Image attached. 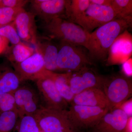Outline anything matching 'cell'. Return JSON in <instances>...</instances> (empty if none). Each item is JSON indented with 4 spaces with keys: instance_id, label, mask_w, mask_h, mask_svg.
Wrapping results in <instances>:
<instances>
[{
    "instance_id": "obj_33",
    "label": "cell",
    "mask_w": 132,
    "mask_h": 132,
    "mask_svg": "<svg viewBox=\"0 0 132 132\" xmlns=\"http://www.w3.org/2000/svg\"><path fill=\"white\" fill-rule=\"evenodd\" d=\"M3 6V5L2 0H0V7Z\"/></svg>"
},
{
    "instance_id": "obj_3",
    "label": "cell",
    "mask_w": 132,
    "mask_h": 132,
    "mask_svg": "<svg viewBox=\"0 0 132 132\" xmlns=\"http://www.w3.org/2000/svg\"><path fill=\"white\" fill-rule=\"evenodd\" d=\"M58 70L72 72L94 65L86 48L81 46L61 41L57 60Z\"/></svg>"
},
{
    "instance_id": "obj_5",
    "label": "cell",
    "mask_w": 132,
    "mask_h": 132,
    "mask_svg": "<svg viewBox=\"0 0 132 132\" xmlns=\"http://www.w3.org/2000/svg\"><path fill=\"white\" fill-rule=\"evenodd\" d=\"M101 89L106 96L111 108H118L131 96L132 79L121 74L104 77Z\"/></svg>"
},
{
    "instance_id": "obj_25",
    "label": "cell",
    "mask_w": 132,
    "mask_h": 132,
    "mask_svg": "<svg viewBox=\"0 0 132 132\" xmlns=\"http://www.w3.org/2000/svg\"><path fill=\"white\" fill-rule=\"evenodd\" d=\"M24 10V8H13L5 6L0 7V27L12 24L17 15Z\"/></svg>"
},
{
    "instance_id": "obj_16",
    "label": "cell",
    "mask_w": 132,
    "mask_h": 132,
    "mask_svg": "<svg viewBox=\"0 0 132 132\" xmlns=\"http://www.w3.org/2000/svg\"><path fill=\"white\" fill-rule=\"evenodd\" d=\"M71 104L112 109L104 92L97 88H89L75 95Z\"/></svg>"
},
{
    "instance_id": "obj_15",
    "label": "cell",
    "mask_w": 132,
    "mask_h": 132,
    "mask_svg": "<svg viewBox=\"0 0 132 132\" xmlns=\"http://www.w3.org/2000/svg\"><path fill=\"white\" fill-rule=\"evenodd\" d=\"M21 39L35 45L38 36L35 15L31 12L22 11L13 22Z\"/></svg>"
},
{
    "instance_id": "obj_17",
    "label": "cell",
    "mask_w": 132,
    "mask_h": 132,
    "mask_svg": "<svg viewBox=\"0 0 132 132\" xmlns=\"http://www.w3.org/2000/svg\"><path fill=\"white\" fill-rule=\"evenodd\" d=\"M35 46L36 50L43 57L46 70L54 72L59 71L57 64L59 50L50 38L38 37Z\"/></svg>"
},
{
    "instance_id": "obj_9",
    "label": "cell",
    "mask_w": 132,
    "mask_h": 132,
    "mask_svg": "<svg viewBox=\"0 0 132 132\" xmlns=\"http://www.w3.org/2000/svg\"><path fill=\"white\" fill-rule=\"evenodd\" d=\"M13 94L19 117L34 116L42 108L38 92L30 86H21Z\"/></svg>"
},
{
    "instance_id": "obj_18",
    "label": "cell",
    "mask_w": 132,
    "mask_h": 132,
    "mask_svg": "<svg viewBox=\"0 0 132 132\" xmlns=\"http://www.w3.org/2000/svg\"><path fill=\"white\" fill-rule=\"evenodd\" d=\"M22 82L11 64L0 65V93L13 94Z\"/></svg>"
},
{
    "instance_id": "obj_32",
    "label": "cell",
    "mask_w": 132,
    "mask_h": 132,
    "mask_svg": "<svg viewBox=\"0 0 132 132\" xmlns=\"http://www.w3.org/2000/svg\"><path fill=\"white\" fill-rule=\"evenodd\" d=\"M132 117H129L127 123L125 127L123 132H132Z\"/></svg>"
},
{
    "instance_id": "obj_2",
    "label": "cell",
    "mask_w": 132,
    "mask_h": 132,
    "mask_svg": "<svg viewBox=\"0 0 132 132\" xmlns=\"http://www.w3.org/2000/svg\"><path fill=\"white\" fill-rule=\"evenodd\" d=\"M43 28L50 38L79 45L87 49L90 33L78 24L58 17L44 23Z\"/></svg>"
},
{
    "instance_id": "obj_31",
    "label": "cell",
    "mask_w": 132,
    "mask_h": 132,
    "mask_svg": "<svg viewBox=\"0 0 132 132\" xmlns=\"http://www.w3.org/2000/svg\"><path fill=\"white\" fill-rule=\"evenodd\" d=\"M90 3L100 6H111V0H90Z\"/></svg>"
},
{
    "instance_id": "obj_22",
    "label": "cell",
    "mask_w": 132,
    "mask_h": 132,
    "mask_svg": "<svg viewBox=\"0 0 132 132\" xmlns=\"http://www.w3.org/2000/svg\"><path fill=\"white\" fill-rule=\"evenodd\" d=\"M111 7L116 19L125 20L131 25L132 0H111Z\"/></svg>"
},
{
    "instance_id": "obj_34",
    "label": "cell",
    "mask_w": 132,
    "mask_h": 132,
    "mask_svg": "<svg viewBox=\"0 0 132 132\" xmlns=\"http://www.w3.org/2000/svg\"><path fill=\"white\" fill-rule=\"evenodd\" d=\"M87 132H92V131H91V130H90V131H88Z\"/></svg>"
},
{
    "instance_id": "obj_23",
    "label": "cell",
    "mask_w": 132,
    "mask_h": 132,
    "mask_svg": "<svg viewBox=\"0 0 132 132\" xmlns=\"http://www.w3.org/2000/svg\"><path fill=\"white\" fill-rule=\"evenodd\" d=\"M35 118L33 116L19 117L12 132H40Z\"/></svg>"
},
{
    "instance_id": "obj_6",
    "label": "cell",
    "mask_w": 132,
    "mask_h": 132,
    "mask_svg": "<svg viewBox=\"0 0 132 132\" xmlns=\"http://www.w3.org/2000/svg\"><path fill=\"white\" fill-rule=\"evenodd\" d=\"M36 81L37 91L43 108L59 110H67L69 104L59 93L48 71Z\"/></svg>"
},
{
    "instance_id": "obj_26",
    "label": "cell",
    "mask_w": 132,
    "mask_h": 132,
    "mask_svg": "<svg viewBox=\"0 0 132 132\" xmlns=\"http://www.w3.org/2000/svg\"><path fill=\"white\" fill-rule=\"evenodd\" d=\"M0 35L6 39L12 45H16L21 42L13 23L0 27Z\"/></svg>"
},
{
    "instance_id": "obj_21",
    "label": "cell",
    "mask_w": 132,
    "mask_h": 132,
    "mask_svg": "<svg viewBox=\"0 0 132 132\" xmlns=\"http://www.w3.org/2000/svg\"><path fill=\"white\" fill-rule=\"evenodd\" d=\"M90 4V0H67L65 13L68 20L74 23L83 14Z\"/></svg>"
},
{
    "instance_id": "obj_7",
    "label": "cell",
    "mask_w": 132,
    "mask_h": 132,
    "mask_svg": "<svg viewBox=\"0 0 132 132\" xmlns=\"http://www.w3.org/2000/svg\"><path fill=\"white\" fill-rule=\"evenodd\" d=\"M109 109H111L71 104L67 113L74 126L80 130L94 127Z\"/></svg>"
},
{
    "instance_id": "obj_19",
    "label": "cell",
    "mask_w": 132,
    "mask_h": 132,
    "mask_svg": "<svg viewBox=\"0 0 132 132\" xmlns=\"http://www.w3.org/2000/svg\"><path fill=\"white\" fill-rule=\"evenodd\" d=\"M60 94L69 104H71L75 95L71 91L69 84L70 73H60L48 71Z\"/></svg>"
},
{
    "instance_id": "obj_28",
    "label": "cell",
    "mask_w": 132,
    "mask_h": 132,
    "mask_svg": "<svg viewBox=\"0 0 132 132\" xmlns=\"http://www.w3.org/2000/svg\"><path fill=\"white\" fill-rule=\"evenodd\" d=\"M30 1L27 0H2L3 6L13 8H23Z\"/></svg>"
},
{
    "instance_id": "obj_14",
    "label": "cell",
    "mask_w": 132,
    "mask_h": 132,
    "mask_svg": "<svg viewBox=\"0 0 132 132\" xmlns=\"http://www.w3.org/2000/svg\"><path fill=\"white\" fill-rule=\"evenodd\" d=\"M132 54V35L127 30L116 38L109 51L106 61L109 65L122 64Z\"/></svg>"
},
{
    "instance_id": "obj_13",
    "label": "cell",
    "mask_w": 132,
    "mask_h": 132,
    "mask_svg": "<svg viewBox=\"0 0 132 132\" xmlns=\"http://www.w3.org/2000/svg\"><path fill=\"white\" fill-rule=\"evenodd\" d=\"M67 0L30 1L31 13L38 16L44 23L61 17L64 13Z\"/></svg>"
},
{
    "instance_id": "obj_11",
    "label": "cell",
    "mask_w": 132,
    "mask_h": 132,
    "mask_svg": "<svg viewBox=\"0 0 132 132\" xmlns=\"http://www.w3.org/2000/svg\"><path fill=\"white\" fill-rule=\"evenodd\" d=\"M22 82L26 80H36L46 71L42 55L36 50L34 54L19 64L11 65Z\"/></svg>"
},
{
    "instance_id": "obj_12",
    "label": "cell",
    "mask_w": 132,
    "mask_h": 132,
    "mask_svg": "<svg viewBox=\"0 0 132 132\" xmlns=\"http://www.w3.org/2000/svg\"><path fill=\"white\" fill-rule=\"evenodd\" d=\"M128 118L121 109H111L103 116L91 131L93 132H123Z\"/></svg>"
},
{
    "instance_id": "obj_10",
    "label": "cell",
    "mask_w": 132,
    "mask_h": 132,
    "mask_svg": "<svg viewBox=\"0 0 132 132\" xmlns=\"http://www.w3.org/2000/svg\"><path fill=\"white\" fill-rule=\"evenodd\" d=\"M69 73L70 87L75 95L89 88H97L101 89L104 76L98 75L89 67Z\"/></svg>"
},
{
    "instance_id": "obj_30",
    "label": "cell",
    "mask_w": 132,
    "mask_h": 132,
    "mask_svg": "<svg viewBox=\"0 0 132 132\" xmlns=\"http://www.w3.org/2000/svg\"><path fill=\"white\" fill-rule=\"evenodd\" d=\"M8 41L0 35V54L4 53L9 47Z\"/></svg>"
},
{
    "instance_id": "obj_1",
    "label": "cell",
    "mask_w": 132,
    "mask_h": 132,
    "mask_svg": "<svg viewBox=\"0 0 132 132\" xmlns=\"http://www.w3.org/2000/svg\"><path fill=\"white\" fill-rule=\"evenodd\" d=\"M130 25L125 20L115 19L90 33L87 50L92 61H106L114 41Z\"/></svg>"
},
{
    "instance_id": "obj_8",
    "label": "cell",
    "mask_w": 132,
    "mask_h": 132,
    "mask_svg": "<svg viewBox=\"0 0 132 132\" xmlns=\"http://www.w3.org/2000/svg\"><path fill=\"white\" fill-rule=\"evenodd\" d=\"M116 19L111 6L90 3L83 14L74 23L89 33L109 22Z\"/></svg>"
},
{
    "instance_id": "obj_20",
    "label": "cell",
    "mask_w": 132,
    "mask_h": 132,
    "mask_svg": "<svg viewBox=\"0 0 132 132\" xmlns=\"http://www.w3.org/2000/svg\"><path fill=\"white\" fill-rule=\"evenodd\" d=\"M35 52L33 48L21 42L9 47L5 52L7 59L12 64H19L31 56Z\"/></svg>"
},
{
    "instance_id": "obj_24",
    "label": "cell",
    "mask_w": 132,
    "mask_h": 132,
    "mask_svg": "<svg viewBox=\"0 0 132 132\" xmlns=\"http://www.w3.org/2000/svg\"><path fill=\"white\" fill-rule=\"evenodd\" d=\"M19 118L16 110L5 112L0 114V132H12Z\"/></svg>"
},
{
    "instance_id": "obj_29",
    "label": "cell",
    "mask_w": 132,
    "mask_h": 132,
    "mask_svg": "<svg viewBox=\"0 0 132 132\" xmlns=\"http://www.w3.org/2000/svg\"><path fill=\"white\" fill-rule=\"evenodd\" d=\"M123 69L126 76L129 77L132 75V58L128 60L123 63Z\"/></svg>"
},
{
    "instance_id": "obj_27",
    "label": "cell",
    "mask_w": 132,
    "mask_h": 132,
    "mask_svg": "<svg viewBox=\"0 0 132 132\" xmlns=\"http://www.w3.org/2000/svg\"><path fill=\"white\" fill-rule=\"evenodd\" d=\"M12 110H16L13 94L0 93V114Z\"/></svg>"
},
{
    "instance_id": "obj_4",
    "label": "cell",
    "mask_w": 132,
    "mask_h": 132,
    "mask_svg": "<svg viewBox=\"0 0 132 132\" xmlns=\"http://www.w3.org/2000/svg\"><path fill=\"white\" fill-rule=\"evenodd\" d=\"M34 116L43 132H80L69 118L67 110L41 108Z\"/></svg>"
}]
</instances>
